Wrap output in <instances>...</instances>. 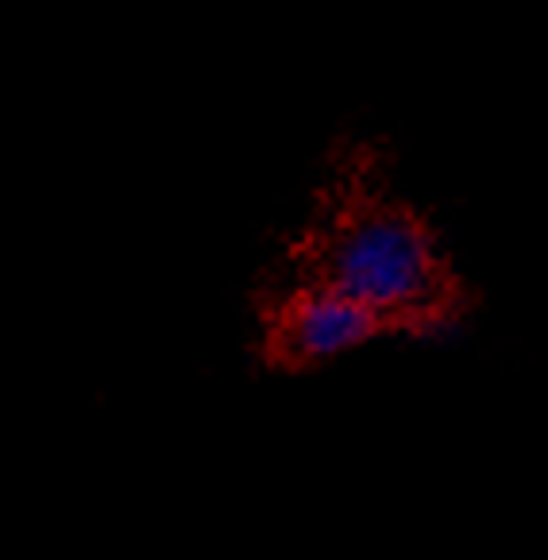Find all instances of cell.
<instances>
[{"label":"cell","mask_w":548,"mask_h":560,"mask_svg":"<svg viewBox=\"0 0 548 560\" xmlns=\"http://www.w3.org/2000/svg\"><path fill=\"white\" fill-rule=\"evenodd\" d=\"M317 279L360 298L378 317L421 314L441 298V264L425 229L394 206H352L320 240Z\"/></svg>","instance_id":"1"},{"label":"cell","mask_w":548,"mask_h":560,"mask_svg":"<svg viewBox=\"0 0 548 560\" xmlns=\"http://www.w3.org/2000/svg\"><path fill=\"white\" fill-rule=\"evenodd\" d=\"M378 322L383 317L368 310L360 298L317 279L313 287L298 290L282 310L279 348L294 363L333 360V355L360 348L378 329Z\"/></svg>","instance_id":"2"}]
</instances>
